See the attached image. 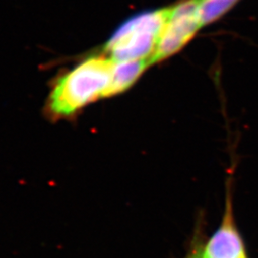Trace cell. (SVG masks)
Masks as SVG:
<instances>
[{"mask_svg":"<svg viewBox=\"0 0 258 258\" xmlns=\"http://www.w3.org/2000/svg\"><path fill=\"white\" fill-rule=\"evenodd\" d=\"M204 258H248L244 240L236 226L231 188H228L225 211L218 229L202 247Z\"/></svg>","mask_w":258,"mask_h":258,"instance_id":"277c9868","label":"cell"},{"mask_svg":"<svg viewBox=\"0 0 258 258\" xmlns=\"http://www.w3.org/2000/svg\"><path fill=\"white\" fill-rule=\"evenodd\" d=\"M150 65L151 63L148 59L125 61L114 60L112 82L106 92V97H111L127 90L138 81L141 75Z\"/></svg>","mask_w":258,"mask_h":258,"instance_id":"5b68a950","label":"cell"},{"mask_svg":"<svg viewBox=\"0 0 258 258\" xmlns=\"http://www.w3.org/2000/svg\"><path fill=\"white\" fill-rule=\"evenodd\" d=\"M168 14L169 7L141 13L124 21L105 45L111 58L116 61H150Z\"/></svg>","mask_w":258,"mask_h":258,"instance_id":"7a4b0ae2","label":"cell"},{"mask_svg":"<svg viewBox=\"0 0 258 258\" xmlns=\"http://www.w3.org/2000/svg\"><path fill=\"white\" fill-rule=\"evenodd\" d=\"M114 59L95 56L64 75L51 94L50 107L56 115L73 114L98 98H105L113 76Z\"/></svg>","mask_w":258,"mask_h":258,"instance_id":"6da1fadb","label":"cell"},{"mask_svg":"<svg viewBox=\"0 0 258 258\" xmlns=\"http://www.w3.org/2000/svg\"><path fill=\"white\" fill-rule=\"evenodd\" d=\"M240 0H199V20L201 27L218 20L233 8Z\"/></svg>","mask_w":258,"mask_h":258,"instance_id":"8992f818","label":"cell"},{"mask_svg":"<svg viewBox=\"0 0 258 258\" xmlns=\"http://www.w3.org/2000/svg\"><path fill=\"white\" fill-rule=\"evenodd\" d=\"M199 0H183L172 7L158 40L151 64L165 60L179 52L201 29Z\"/></svg>","mask_w":258,"mask_h":258,"instance_id":"3957f363","label":"cell"},{"mask_svg":"<svg viewBox=\"0 0 258 258\" xmlns=\"http://www.w3.org/2000/svg\"><path fill=\"white\" fill-rule=\"evenodd\" d=\"M202 247H203V245L195 246L194 249L188 253V255L185 258H204Z\"/></svg>","mask_w":258,"mask_h":258,"instance_id":"52a82bcc","label":"cell"}]
</instances>
